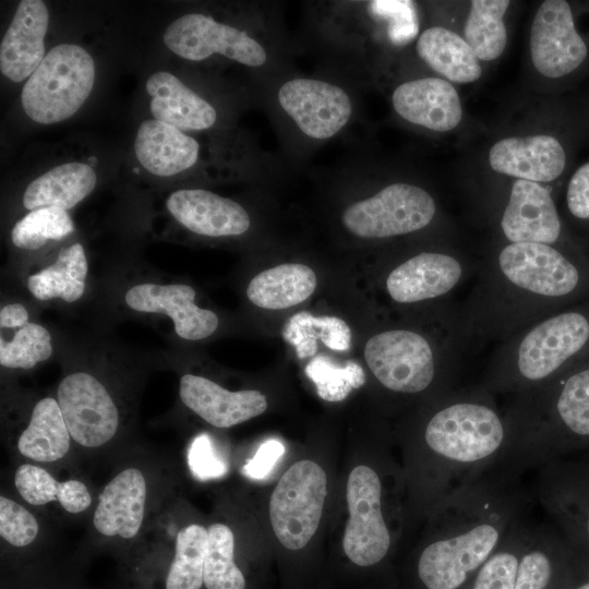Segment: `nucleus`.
<instances>
[{
    "label": "nucleus",
    "instance_id": "nucleus-1",
    "mask_svg": "<svg viewBox=\"0 0 589 589\" xmlns=\"http://www.w3.org/2000/svg\"><path fill=\"white\" fill-rule=\"evenodd\" d=\"M455 325L465 350L500 344L558 310L589 299V253L505 242L478 265Z\"/></svg>",
    "mask_w": 589,
    "mask_h": 589
},
{
    "label": "nucleus",
    "instance_id": "nucleus-2",
    "mask_svg": "<svg viewBox=\"0 0 589 589\" xmlns=\"http://www.w3.org/2000/svg\"><path fill=\"white\" fill-rule=\"evenodd\" d=\"M504 472H489L447 496L445 527L418 561L428 589H458L522 519L524 495Z\"/></svg>",
    "mask_w": 589,
    "mask_h": 589
},
{
    "label": "nucleus",
    "instance_id": "nucleus-3",
    "mask_svg": "<svg viewBox=\"0 0 589 589\" xmlns=\"http://www.w3.org/2000/svg\"><path fill=\"white\" fill-rule=\"evenodd\" d=\"M423 441L446 473L448 496L507 461L510 428L484 386L453 387L428 419Z\"/></svg>",
    "mask_w": 589,
    "mask_h": 589
},
{
    "label": "nucleus",
    "instance_id": "nucleus-4",
    "mask_svg": "<svg viewBox=\"0 0 589 589\" xmlns=\"http://www.w3.org/2000/svg\"><path fill=\"white\" fill-rule=\"evenodd\" d=\"M589 358V299L526 326L496 345L481 383L513 396Z\"/></svg>",
    "mask_w": 589,
    "mask_h": 589
},
{
    "label": "nucleus",
    "instance_id": "nucleus-5",
    "mask_svg": "<svg viewBox=\"0 0 589 589\" xmlns=\"http://www.w3.org/2000/svg\"><path fill=\"white\" fill-rule=\"evenodd\" d=\"M512 466L540 464L561 435L589 437V358L546 383L509 396Z\"/></svg>",
    "mask_w": 589,
    "mask_h": 589
},
{
    "label": "nucleus",
    "instance_id": "nucleus-6",
    "mask_svg": "<svg viewBox=\"0 0 589 589\" xmlns=\"http://www.w3.org/2000/svg\"><path fill=\"white\" fill-rule=\"evenodd\" d=\"M462 351L457 342L438 347L419 332L392 328L368 339L364 360L383 387L412 395L429 389L438 376L454 380Z\"/></svg>",
    "mask_w": 589,
    "mask_h": 589
},
{
    "label": "nucleus",
    "instance_id": "nucleus-7",
    "mask_svg": "<svg viewBox=\"0 0 589 589\" xmlns=\"http://www.w3.org/2000/svg\"><path fill=\"white\" fill-rule=\"evenodd\" d=\"M94 81L92 56L79 45L60 44L48 51L27 79L21 93L22 107L37 123L61 122L82 107Z\"/></svg>",
    "mask_w": 589,
    "mask_h": 589
},
{
    "label": "nucleus",
    "instance_id": "nucleus-8",
    "mask_svg": "<svg viewBox=\"0 0 589 589\" xmlns=\"http://www.w3.org/2000/svg\"><path fill=\"white\" fill-rule=\"evenodd\" d=\"M327 495V476L315 461L294 462L279 479L269 500V519L278 541L303 549L316 532Z\"/></svg>",
    "mask_w": 589,
    "mask_h": 589
},
{
    "label": "nucleus",
    "instance_id": "nucleus-9",
    "mask_svg": "<svg viewBox=\"0 0 589 589\" xmlns=\"http://www.w3.org/2000/svg\"><path fill=\"white\" fill-rule=\"evenodd\" d=\"M435 215L436 203L428 191L396 182L348 206L341 219L357 237L386 239L422 230Z\"/></svg>",
    "mask_w": 589,
    "mask_h": 589
},
{
    "label": "nucleus",
    "instance_id": "nucleus-10",
    "mask_svg": "<svg viewBox=\"0 0 589 589\" xmlns=\"http://www.w3.org/2000/svg\"><path fill=\"white\" fill-rule=\"evenodd\" d=\"M349 519L342 548L358 566H372L387 554L392 538L382 512V483L377 472L365 465L353 468L346 490Z\"/></svg>",
    "mask_w": 589,
    "mask_h": 589
},
{
    "label": "nucleus",
    "instance_id": "nucleus-11",
    "mask_svg": "<svg viewBox=\"0 0 589 589\" xmlns=\"http://www.w3.org/2000/svg\"><path fill=\"white\" fill-rule=\"evenodd\" d=\"M500 228L506 242L544 243L589 253L588 243L567 237L550 190L538 182L514 181Z\"/></svg>",
    "mask_w": 589,
    "mask_h": 589
},
{
    "label": "nucleus",
    "instance_id": "nucleus-12",
    "mask_svg": "<svg viewBox=\"0 0 589 589\" xmlns=\"http://www.w3.org/2000/svg\"><path fill=\"white\" fill-rule=\"evenodd\" d=\"M477 269L453 251H422L395 266L385 287L390 299L400 304L442 300L452 297Z\"/></svg>",
    "mask_w": 589,
    "mask_h": 589
},
{
    "label": "nucleus",
    "instance_id": "nucleus-13",
    "mask_svg": "<svg viewBox=\"0 0 589 589\" xmlns=\"http://www.w3.org/2000/svg\"><path fill=\"white\" fill-rule=\"evenodd\" d=\"M164 43L177 56L201 61L218 53L249 67H261L267 55L245 32L202 13H188L166 28Z\"/></svg>",
    "mask_w": 589,
    "mask_h": 589
},
{
    "label": "nucleus",
    "instance_id": "nucleus-14",
    "mask_svg": "<svg viewBox=\"0 0 589 589\" xmlns=\"http://www.w3.org/2000/svg\"><path fill=\"white\" fill-rule=\"evenodd\" d=\"M529 44L534 68L550 79L575 73L589 56V47L576 28L572 7L565 0H545L539 5Z\"/></svg>",
    "mask_w": 589,
    "mask_h": 589
},
{
    "label": "nucleus",
    "instance_id": "nucleus-15",
    "mask_svg": "<svg viewBox=\"0 0 589 589\" xmlns=\"http://www.w3.org/2000/svg\"><path fill=\"white\" fill-rule=\"evenodd\" d=\"M57 401L71 437L85 447H98L113 437L118 409L105 386L86 372L65 376Z\"/></svg>",
    "mask_w": 589,
    "mask_h": 589
},
{
    "label": "nucleus",
    "instance_id": "nucleus-16",
    "mask_svg": "<svg viewBox=\"0 0 589 589\" xmlns=\"http://www.w3.org/2000/svg\"><path fill=\"white\" fill-rule=\"evenodd\" d=\"M283 110L305 135L325 140L336 135L349 121L352 104L339 86L313 79H293L277 94Z\"/></svg>",
    "mask_w": 589,
    "mask_h": 589
},
{
    "label": "nucleus",
    "instance_id": "nucleus-17",
    "mask_svg": "<svg viewBox=\"0 0 589 589\" xmlns=\"http://www.w3.org/2000/svg\"><path fill=\"white\" fill-rule=\"evenodd\" d=\"M489 164L495 172L543 183L563 175L567 154L553 135L510 136L493 144L489 152Z\"/></svg>",
    "mask_w": 589,
    "mask_h": 589
},
{
    "label": "nucleus",
    "instance_id": "nucleus-18",
    "mask_svg": "<svg viewBox=\"0 0 589 589\" xmlns=\"http://www.w3.org/2000/svg\"><path fill=\"white\" fill-rule=\"evenodd\" d=\"M195 290L184 284H141L125 293L127 304L139 312L165 313L171 317L177 335L188 340L211 336L218 327L217 315L199 308Z\"/></svg>",
    "mask_w": 589,
    "mask_h": 589
},
{
    "label": "nucleus",
    "instance_id": "nucleus-19",
    "mask_svg": "<svg viewBox=\"0 0 589 589\" xmlns=\"http://www.w3.org/2000/svg\"><path fill=\"white\" fill-rule=\"evenodd\" d=\"M392 103L395 111L408 122L436 132L455 129L462 118L457 91L440 77H421L398 85Z\"/></svg>",
    "mask_w": 589,
    "mask_h": 589
},
{
    "label": "nucleus",
    "instance_id": "nucleus-20",
    "mask_svg": "<svg viewBox=\"0 0 589 589\" xmlns=\"http://www.w3.org/2000/svg\"><path fill=\"white\" fill-rule=\"evenodd\" d=\"M182 402L216 428H230L262 414L266 397L256 389L230 392L217 383L193 374L180 380Z\"/></svg>",
    "mask_w": 589,
    "mask_h": 589
},
{
    "label": "nucleus",
    "instance_id": "nucleus-21",
    "mask_svg": "<svg viewBox=\"0 0 589 589\" xmlns=\"http://www.w3.org/2000/svg\"><path fill=\"white\" fill-rule=\"evenodd\" d=\"M166 206L178 223L201 236H239L250 227V216L239 203L203 189L175 191Z\"/></svg>",
    "mask_w": 589,
    "mask_h": 589
},
{
    "label": "nucleus",
    "instance_id": "nucleus-22",
    "mask_svg": "<svg viewBox=\"0 0 589 589\" xmlns=\"http://www.w3.org/2000/svg\"><path fill=\"white\" fill-rule=\"evenodd\" d=\"M49 13L41 0H23L0 45V70L10 81L29 77L45 58Z\"/></svg>",
    "mask_w": 589,
    "mask_h": 589
},
{
    "label": "nucleus",
    "instance_id": "nucleus-23",
    "mask_svg": "<svg viewBox=\"0 0 589 589\" xmlns=\"http://www.w3.org/2000/svg\"><path fill=\"white\" fill-rule=\"evenodd\" d=\"M93 522L107 537L134 538L143 522L146 502V481L136 468L118 473L98 497Z\"/></svg>",
    "mask_w": 589,
    "mask_h": 589
},
{
    "label": "nucleus",
    "instance_id": "nucleus-24",
    "mask_svg": "<svg viewBox=\"0 0 589 589\" xmlns=\"http://www.w3.org/2000/svg\"><path fill=\"white\" fill-rule=\"evenodd\" d=\"M199 151L195 139L156 119L143 121L134 141L139 163L158 177H170L190 169L199 159Z\"/></svg>",
    "mask_w": 589,
    "mask_h": 589
},
{
    "label": "nucleus",
    "instance_id": "nucleus-25",
    "mask_svg": "<svg viewBox=\"0 0 589 589\" xmlns=\"http://www.w3.org/2000/svg\"><path fill=\"white\" fill-rule=\"evenodd\" d=\"M145 88L151 112L158 121L179 130H206L217 120L215 108L172 73H153Z\"/></svg>",
    "mask_w": 589,
    "mask_h": 589
},
{
    "label": "nucleus",
    "instance_id": "nucleus-26",
    "mask_svg": "<svg viewBox=\"0 0 589 589\" xmlns=\"http://www.w3.org/2000/svg\"><path fill=\"white\" fill-rule=\"evenodd\" d=\"M97 176L87 164L71 161L59 165L33 180L23 195L29 211L43 207L70 209L95 188Z\"/></svg>",
    "mask_w": 589,
    "mask_h": 589
},
{
    "label": "nucleus",
    "instance_id": "nucleus-27",
    "mask_svg": "<svg viewBox=\"0 0 589 589\" xmlns=\"http://www.w3.org/2000/svg\"><path fill=\"white\" fill-rule=\"evenodd\" d=\"M416 49L432 70L452 82L472 83L481 76V64L470 46L448 28H426L419 36Z\"/></svg>",
    "mask_w": 589,
    "mask_h": 589
},
{
    "label": "nucleus",
    "instance_id": "nucleus-28",
    "mask_svg": "<svg viewBox=\"0 0 589 589\" xmlns=\"http://www.w3.org/2000/svg\"><path fill=\"white\" fill-rule=\"evenodd\" d=\"M316 283V275L310 266L287 263L254 276L247 288V296L259 308L281 310L305 301L314 292Z\"/></svg>",
    "mask_w": 589,
    "mask_h": 589
},
{
    "label": "nucleus",
    "instance_id": "nucleus-29",
    "mask_svg": "<svg viewBox=\"0 0 589 589\" xmlns=\"http://www.w3.org/2000/svg\"><path fill=\"white\" fill-rule=\"evenodd\" d=\"M70 437L58 401L46 397L35 405L29 423L19 437L17 447L29 459L52 462L67 455Z\"/></svg>",
    "mask_w": 589,
    "mask_h": 589
},
{
    "label": "nucleus",
    "instance_id": "nucleus-30",
    "mask_svg": "<svg viewBox=\"0 0 589 589\" xmlns=\"http://www.w3.org/2000/svg\"><path fill=\"white\" fill-rule=\"evenodd\" d=\"M87 269L84 248L74 243L61 249L53 264L31 275L27 287L38 300L60 298L74 302L84 293Z\"/></svg>",
    "mask_w": 589,
    "mask_h": 589
},
{
    "label": "nucleus",
    "instance_id": "nucleus-31",
    "mask_svg": "<svg viewBox=\"0 0 589 589\" xmlns=\"http://www.w3.org/2000/svg\"><path fill=\"white\" fill-rule=\"evenodd\" d=\"M20 495L31 505L58 501L69 513L85 510L92 503L86 485L75 479L58 482L47 470L31 464L21 465L14 476Z\"/></svg>",
    "mask_w": 589,
    "mask_h": 589
},
{
    "label": "nucleus",
    "instance_id": "nucleus-32",
    "mask_svg": "<svg viewBox=\"0 0 589 589\" xmlns=\"http://www.w3.org/2000/svg\"><path fill=\"white\" fill-rule=\"evenodd\" d=\"M284 339L294 347L300 359L312 357L317 351V340L335 351L350 348L351 330L337 316H314L306 311L292 315L283 330Z\"/></svg>",
    "mask_w": 589,
    "mask_h": 589
},
{
    "label": "nucleus",
    "instance_id": "nucleus-33",
    "mask_svg": "<svg viewBox=\"0 0 589 589\" xmlns=\"http://www.w3.org/2000/svg\"><path fill=\"white\" fill-rule=\"evenodd\" d=\"M509 7L506 0H472L465 23V40L479 60L498 58L506 46L504 15Z\"/></svg>",
    "mask_w": 589,
    "mask_h": 589
},
{
    "label": "nucleus",
    "instance_id": "nucleus-34",
    "mask_svg": "<svg viewBox=\"0 0 589 589\" xmlns=\"http://www.w3.org/2000/svg\"><path fill=\"white\" fill-rule=\"evenodd\" d=\"M206 543L207 529L201 525L191 524L178 532L166 589H201Z\"/></svg>",
    "mask_w": 589,
    "mask_h": 589
},
{
    "label": "nucleus",
    "instance_id": "nucleus-35",
    "mask_svg": "<svg viewBox=\"0 0 589 589\" xmlns=\"http://www.w3.org/2000/svg\"><path fill=\"white\" fill-rule=\"evenodd\" d=\"M235 538L224 524L207 528L203 580L207 589H244L245 579L233 560Z\"/></svg>",
    "mask_w": 589,
    "mask_h": 589
},
{
    "label": "nucleus",
    "instance_id": "nucleus-36",
    "mask_svg": "<svg viewBox=\"0 0 589 589\" xmlns=\"http://www.w3.org/2000/svg\"><path fill=\"white\" fill-rule=\"evenodd\" d=\"M73 230V221L65 209L43 207L31 211L15 224L11 240L20 249L36 250L48 240H60Z\"/></svg>",
    "mask_w": 589,
    "mask_h": 589
},
{
    "label": "nucleus",
    "instance_id": "nucleus-37",
    "mask_svg": "<svg viewBox=\"0 0 589 589\" xmlns=\"http://www.w3.org/2000/svg\"><path fill=\"white\" fill-rule=\"evenodd\" d=\"M527 522L522 519L478 569L472 589H514Z\"/></svg>",
    "mask_w": 589,
    "mask_h": 589
},
{
    "label": "nucleus",
    "instance_id": "nucleus-38",
    "mask_svg": "<svg viewBox=\"0 0 589 589\" xmlns=\"http://www.w3.org/2000/svg\"><path fill=\"white\" fill-rule=\"evenodd\" d=\"M305 373L314 383L317 395L328 401L344 400L352 389L365 383V374L360 364L348 361L338 366L325 356L315 357L305 368Z\"/></svg>",
    "mask_w": 589,
    "mask_h": 589
},
{
    "label": "nucleus",
    "instance_id": "nucleus-39",
    "mask_svg": "<svg viewBox=\"0 0 589 589\" xmlns=\"http://www.w3.org/2000/svg\"><path fill=\"white\" fill-rule=\"evenodd\" d=\"M51 353L50 334L36 323L21 327L11 341L0 338V364L9 369H32Z\"/></svg>",
    "mask_w": 589,
    "mask_h": 589
},
{
    "label": "nucleus",
    "instance_id": "nucleus-40",
    "mask_svg": "<svg viewBox=\"0 0 589 589\" xmlns=\"http://www.w3.org/2000/svg\"><path fill=\"white\" fill-rule=\"evenodd\" d=\"M541 527L527 522L514 589H546L552 577V563L541 546Z\"/></svg>",
    "mask_w": 589,
    "mask_h": 589
},
{
    "label": "nucleus",
    "instance_id": "nucleus-41",
    "mask_svg": "<svg viewBox=\"0 0 589 589\" xmlns=\"http://www.w3.org/2000/svg\"><path fill=\"white\" fill-rule=\"evenodd\" d=\"M39 527L36 518L16 502L0 497V534L11 545L26 546L37 537Z\"/></svg>",
    "mask_w": 589,
    "mask_h": 589
},
{
    "label": "nucleus",
    "instance_id": "nucleus-42",
    "mask_svg": "<svg viewBox=\"0 0 589 589\" xmlns=\"http://www.w3.org/2000/svg\"><path fill=\"white\" fill-rule=\"evenodd\" d=\"M188 464L195 478L217 479L227 472V465L215 450L207 434L196 436L188 450Z\"/></svg>",
    "mask_w": 589,
    "mask_h": 589
},
{
    "label": "nucleus",
    "instance_id": "nucleus-43",
    "mask_svg": "<svg viewBox=\"0 0 589 589\" xmlns=\"http://www.w3.org/2000/svg\"><path fill=\"white\" fill-rule=\"evenodd\" d=\"M565 206L569 218L589 235V161L579 166L570 176L566 192Z\"/></svg>",
    "mask_w": 589,
    "mask_h": 589
},
{
    "label": "nucleus",
    "instance_id": "nucleus-44",
    "mask_svg": "<svg viewBox=\"0 0 589 589\" xmlns=\"http://www.w3.org/2000/svg\"><path fill=\"white\" fill-rule=\"evenodd\" d=\"M285 453V446L278 440H268L261 444L254 457L243 466L242 472L254 480L266 478L279 458Z\"/></svg>",
    "mask_w": 589,
    "mask_h": 589
},
{
    "label": "nucleus",
    "instance_id": "nucleus-45",
    "mask_svg": "<svg viewBox=\"0 0 589 589\" xmlns=\"http://www.w3.org/2000/svg\"><path fill=\"white\" fill-rule=\"evenodd\" d=\"M28 312L20 303L4 305L0 311L1 328H21L28 322Z\"/></svg>",
    "mask_w": 589,
    "mask_h": 589
},
{
    "label": "nucleus",
    "instance_id": "nucleus-46",
    "mask_svg": "<svg viewBox=\"0 0 589 589\" xmlns=\"http://www.w3.org/2000/svg\"><path fill=\"white\" fill-rule=\"evenodd\" d=\"M576 589H589V582H585L580 585L579 587H577Z\"/></svg>",
    "mask_w": 589,
    "mask_h": 589
},
{
    "label": "nucleus",
    "instance_id": "nucleus-47",
    "mask_svg": "<svg viewBox=\"0 0 589 589\" xmlns=\"http://www.w3.org/2000/svg\"><path fill=\"white\" fill-rule=\"evenodd\" d=\"M586 529H587V532L589 534V517H588L587 522H586Z\"/></svg>",
    "mask_w": 589,
    "mask_h": 589
}]
</instances>
